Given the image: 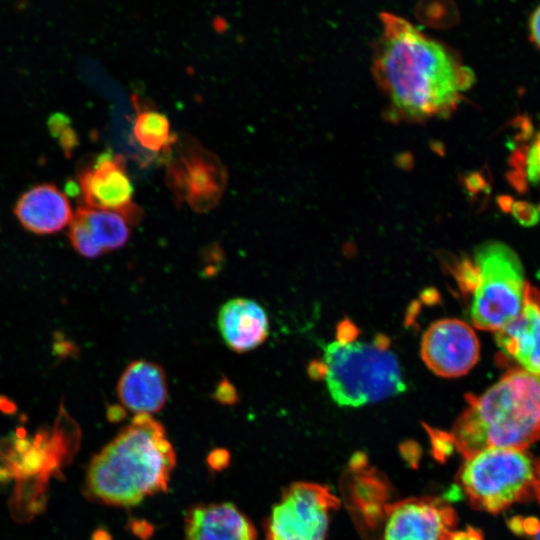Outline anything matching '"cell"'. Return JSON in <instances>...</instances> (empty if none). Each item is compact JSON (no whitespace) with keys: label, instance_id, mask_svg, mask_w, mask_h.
<instances>
[{"label":"cell","instance_id":"6da1fadb","mask_svg":"<svg viewBox=\"0 0 540 540\" xmlns=\"http://www.w3.org/2000/svg\"><path fill=\"white\" fill-rule=\"evenodd\" d=\"M372 73L391 121L423 122L449 116L475 81L459 54L394 13L380 15Z\"/></svg>","mask_w":540,"mask_h":540},{"label":"cell","instance_id":"7a4b0ae2","mask_svg":"<svg viewBox=\"0 0 540 540\" xmlns=\"http://www.w3.org/2000/svg\"><path fill=\"white\" fill-rule=\"evenodd\" d=\"M176 452L152 415H135L91 460L86 489L95 500L132 507L169 488Z\"/></svg>","mask_w":540,"mask_h":540},{"label":"cell","instance_id":"3957f363","mask_svg":"<svg viewBox=\"0 0 540 540\" xmlns=\"http://www.w3.org/2000/svg\"><path fill=\"white\" fill-rule=\"evenodd\" d=\"M468 406L449 432L464 458L489 448L526 450L540 439V374L507 371Z\"/></svg>","mask_w":540,"mask_h":540},{"label":"cell","instance_id":"277c9868","mask_svg":"<svg viewBox=\"0 0 540 540\" xmlns=\"http://www.w3.org/2000/svg\"><path fill=\"white\" fill-rule=\"evenodd\" d=\"M354 333L355 328L345 322L338 338L324 347L318 370L332 399L340 406L358 407L403 392L401 368L385 338L356 341Z\"/></svg>","mask_w":540,"mask_h":540},{"label":"cell","instance_id":"5b68a950","mask_svg":"<svg viewBox=\"0 0 540 540\" xmlns=\"http://www.w3.org/2000/svg\"><path fill=\"white\" fill-rule=\"evenodd\" d=\"M471 320L481 330L498 331L520 314L526 283L516 253L501 242H486L475 251Z\"/></svg>","mask_w":540,"mask_h":540},{"label":"cell","instance_id":"8992f818","mask_svg":"<svg viewBox=\"0 0 540 540\" xmlns=\"http://www.w3.org/2000/svg\"><path fill=\"white\" fill-rule=\"evenodd\" d=\"M534 467L526 450L489 448L464 458L457 480L472 507L498 514L534 496Z\"/></svg>","mask_w":540,"mask_h":540},{"label":"cell","instance_id":"52a82bcc","mask_svg":"<svg viewBox=\"0 0 540 540\" xmlns=\"http://www.w3.org/2000/svg\"><path fill=\"white\" fill-rule=\"evenodd\" d=\"M339 500L327 486L294 482L285 488L264 521L266 540H325Z\"/></svg>","mask_w":540,"mask_h":540},{"label":"cell","instance_id":"ba28073f","mask_svg":"<svg viewBox=\"0 0 540 540\" xmlns=\"http://www.w3.org/2000/svg\"><path fill=\"white\" fill-rule=\"evenodd\" d=\"M167 178L178 200H184L193 210L203 213L220 201L227 175L213 154L191 145L168 166Z\"/></svg>","mask_w":540,"mask_h":540},{"label":"cell","instance_id":"9c48e42d","mask_svg":"<svg viewBox=\"0 0 540 540\" xmlns=\"http://www.w3.org/2000/svg\"><path fill=\"white\" fill-rule=\"evenodd\" d=\"M421 357L436 375L455 378L468 373L479 359L474 330L464 321L445 318L433 322L421 342Z\"/></svg>","mask_w":540,"mask_h":540},{"label":"cell","instance_id":"30bf717a","mask_svg":"<svg viewBox=\"0 0 540 540\" xmlns=\"http://www.w3.org/2000/svg\"><path fill=\"white\" fill-rule=\"evenodd\" d=\"M78 185L85 206L118 213L129 224L141 220L142 210L133 202L134 188L121 155L101 154L80 172Z\"/></svg>","mask_w":540,"mask_h":540},{"label":"cell","instance_id":"8fae6325","mask_svg":"<svg viewBox=\"0 0 540 540\" xmlns=\"http://www.w3.org/2000/svg\"><path fill=\"white\" fill-rule=\"evenodd\" d=\"M456 523L455 510L442 499L408 498L387 507L382 540H448Z\"/></svg>","mask_w":540,"mask_h":540},{"label":"cell","instance_id":"7c38bea8","mask_svg":"<svg viewBox=\"0 0 540 540\" xmlns=\"http://www.w3.org/2000/svg\"><path fill=\"white\" fill-rule=\"evenodd\" d=\"M130 237L127 220L118 213L79 207L69 224V239L84 257L95 258L125 245Z\"/></svg>","mask_w":540,"mask_h":540},{"label":"cell","instance_id":"4fadbf2b","mask_svg":"<svg viewBox=\"0 0 540 540\" xmlns=\"http://www.w3.org/2000/svg\"><path fill=\"white\" fill-rule=\"evenodd\" d=\"M498 347L531 373L540 374V290L526 283L517 318L495 332Z\"/></svg>","mask_w":540,"mask_h":540},{"label":"cell","instance_id":"5bb4252c","mask_svg":"<svg viewBox=\"0 0 540 540\" xmlns=\"http://www.w3.org/2000/svg\"><path fill=\"white\" fill-rule=\"evenodd\" d=\"M184 540H258V533L233 503L197 504L186 511Z\"/></svg>","mask_w":540,"mask_h":540},{"label":"cell","instance_id":"9a60e30c","mask_svg":"<svg viewBox=\"0 0 540 540\" xmlns=\"http://www.w3.org/2000/svg\"><path fill=\"white\" fill-rule=\"evenodd\" d=\"M217 326L224 343L237 353L258 348L269 333L265 309L248 298H233L224 303L217 316Z\"/></svg>","mask_w":540,"mask_h":540},{"label":"cell","instance_id":"2e32d148","mask_svg":"<svg viewBox=\"0 0 540 540\" xmlns=\"http://www.w3.org/2000/svg\"><path fill=\"white\" fill-rule=\"evenodd\" d=\"M121 405L135 415L160 411L168 395L163 368L151 361L136 360L122 372L116 387Z\"/></svg>","mask_w":540,"mask_h":540},{"label":"cell","instance_id":"e0dca14e","mask_svg":"<svg viewBox=\"0 0 540 540\" xmlns=\"http://www.w3.org/2000/svg\"><path fill=\"white\" fill-rule=\"evenodd\" d=\"M14 214L28 231L52 234L70 224L73 212L65 193L52 184H40L23 193Z\"/></svg>","mask_w":540,"mask_h":540},{"label":"cell","instance_id":"ac0fdd59","mask_svg":"<svg viewBox=\"0 0 540 540\" xmlns=\"http://www.w3.org/2000/svg\"><path fill=\"white\" fill-rule=\"evenodd\" d=\"M136 110L133 134L141 146L160 152L174 144L175 138L171 135L170 123L165 114L153 109H140L138 106Z\"/></svg>","mask_w":540,"mask_h":540},{"label":"cell","instance_id":"d6986e66","mask_svg":"<svg viewBox=\"0 0 540 540\" xmlns=\"http://www.w3.org/2000/svg\"><path fill=\"white\" fill-rule=\"evenodd\" d=\"M511 212L518 223L526 227H532L540 220L539 209L527 201L519 200L514 202Z\"/></svg>","mask_w":540,"mask_h":540},{"label":"cell","instance_id":"ffe728a7","mask_svg":"<svg viewBox=\"0 0 540 540\" xmlns=\"http://www.w3.org/2000/svg\"><path fill=\"white\" fill-rule=\"evenodd\" d=\"M525 173L531 183L540 180V132L536 135L532 146L528 147Z\"/></svg>","mask_w":540,"mask_h":540},{"label":"cell","instance_id":"44dd1931","mask_svg":"<svg viewBox=\"0 0 540 540\" xmlns=\"http://www.w3.org/2000/svg\"><path fill=\"white\" fill-rule=\"evenodd\" d=\"M215 398L223 404H233L237 400V392L226 378H223L218 383L215 390Z\"/></svg>","mask_w":540,"mask_h":540},{"label":"cell","instance_id":"7402d4cb","mask_svg":"<svg viewBox=\"0 0 540 540\" xmlns=\"http://www.w3.org/2000/svg\"><path fill=\"white\" fill-rule=\"evenodd\" d=\"M510 185L519 193H524L528 189V180L524 170L511 169L506 174Z\"/></svg>","mask_w":540,"mask_h":540},{"label":"cell","instance_id":"603a6c76","mask_svg":"<svg viewBox=\"0 0 540 540\" xmlns=\"http://www.w3.org/2000/svg\"><path fill=\"white\" fill-rule=\"evenodd\" d=\"M448 540H484L483 532L474 527H467L464 530H454Z\"/></svg>","mask_w":540,"mask_h":540},{"label":"cell","instance_id":"cb8c5ba5","mask_svg":"<svg viewBox=\"0 0 540 540\" xmlns=\"http://www.w3.org/2000/svg\"><path fill=\"white\" fill-rule=\"evenodd\" d=\"M530 33L533 41L540 48V5L536 8L531 16Z\"/></svg>","mask_w":540,"mask_h":540},{"label":"cell","instance_id":"d4e9b609","mask_svg":"<svg viewBox=\"0 0 540 540\" xmlns=\"http://www.w3.org/2000/svg\"><path fill=\"white\" fill-rule=\"evenodd\" d=\"M524 534L535 536L540 531V521L535 517L524 518Z\"/></svg>","mask_w":540,"mask_h":540},{"label":"cell","instance_id":"484cf974","mask_svg":"<svg viewBox=\"0 0 540 540\" xmlns=\"http://www.w3.org/2000/svg\"><path fill=\"white\" fill-rule=\"evenodd\" d=\"M523 521L524 518L522 516H514L508 520L507 525L515 535L523 536Z\"/></svg>","mask_w":540,"mask_h":540},{"label":"cell","instance_id":"4316f807","mask_svg":"<svg viewBox=\"0 0 540 540\" xmlns=\"http://www.w3.org/2000/svg\"><path fill=\"white\" fill-rule=\"evenodd\" d=\"M534 496H536V499L540 505V459L537 461L534 467Z\"/></svg>","mask_w":540,"mask_h":540},{"label":"cell","instance_id":"83f0119b","mask_svg":"<svg viewBox=\"0 0 540 540\" xmlns=\"http://www.w3.org/2000/svg\"><path fill=\"white\" fill-rule=\"evenodd\" d=\"M514 201L511 196L508 195H501L498 197V204L502 210L505 212L511 211L512 205Z\"/></svg>","mask_w":540,"mask_h":540},{"label":"cell","instance_id":"f1b7e54d","mask_svg":"<svg viewBox=\"0 0 540 540\" xmlns=\"http://www.w3.org/2000/svg\"><path fill=\"white\" fill-rule=\"evenodd\" d=\"M532 540H540V531L535 536H533Z\"/></svg>","mask_w":540,"mask_h":540},{"label":"cell","instance_id":"f546056e","mask_svg":"<svg viewBox=\"0 0 540 540\" xmlns=\"http://www.w3.org/2000/svg\"><path fill=\"white\" fill-rule=\"evenodd\" d=\"M539 210H540V207H539Z\"/></svg>","mask_w":540,"mask_h":540}]
</instances>
